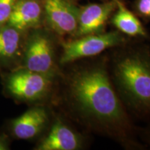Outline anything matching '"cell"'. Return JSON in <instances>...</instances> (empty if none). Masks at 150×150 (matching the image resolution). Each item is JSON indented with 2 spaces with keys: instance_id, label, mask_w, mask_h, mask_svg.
Here are the masks:
<instances>
[{
  "instance_id": "cell-8",
  "label": "cell",
  "mask_w": 150,
  "mask_h": 150,
  "mask_svg": "<svg viewBox=\"0 0 150 150\" xmlns=\"http://www.w3.org/2000/svg\"><path fill=\"white\" fill-rule=\"evenodd\" d=\"M48 121V113L45 108L35 106L13 120L11 122V130L13 135L18 139H32L42 132Z\"/></svg>"
},
{
  "instance_id": "cell-5",
  "label": "cell",
  "mask_w": 150,
  "mask_h": 150,
  "mask_svg": "<svg viewBox=\"0 0 150 150\" xmlns=\"http://www.w3.org/2000/svg\"><path fill=\"white\" fill-rule=\"evenodd\" d=\"M50 75L22 69L9 74L6 81L7 91L22 101H36L46 96L52 86Z\"/></svg>"
},
{
  "instance_id": "cell-14",
  "label": "cell",
  "mask_w": 150,
  "mask_h": 150,
  "mask_svg": "<svg viewBox=\"0 0 150 150\" xmlns=\"http://www.w3.org/2000/svg\"><path fill=\"white\" fill-rule=\"evenodd\" d=\"M134 8L138 16L150 20V0H136Z\"/></svg>"
},
{
  "instance_id": "cell-16",
  "label": "cell",
  "mask_w": 150,
  "mask_h": 150,
  "mask_svg": "<svg viewBox=\"0 0 150 150\" xmlns=\"http://www.w3.org/2000/svg\"><path fill=\"white\" fill-rule=\"evenodd\" d=\"M72 1H74V2H76V0H72Z\"/></svg>"
},
{
  "instance_id": "cell-10",
  "label": "cell",
  "mask_w": 150,
  "mask_h": 150,
  "mask_svg": "<svg viewBox=\"0 0 150 150\" xmlns=\"http://www.w3.org/2000/svg\"><path fill=\"white\" fill-rule=\"evenodd\" d=\"M82 142L81 138L77 133L62 121L56 120L35 149L76 150L82 147Z\"/></svg>"
},
{
  "instance_id": "cell-4",
  "label": "cell",
  "mask_w": 150,
  "mask_h": 150,
  "mask_svg": "<svg viewBox=\"0 0 150 150\" xmlns=\"http://www.w3.org/2000/svg\"><path fill=\"white\" fill-rule=\"evenodd\" d=\"M24 68L53 76L56 72L54 48L51 38L38 30L29 35L24 52Z\"/></svg>"
},
{
  "instance_id": "cell-6",
  "label": "cell",
  "mask_w": 150,
  "mask_h": 150,
  "mask_svg": "<svg viewBox=\"0 0 150 150\" xmlns=\"http://www.w3.org/2000/svg\"><path fill=\"white\" fill-rule=\"evenodd\" d=\"M44 18L52 31L76 36L79 8L72 0H42Z\"/></svg>"
},
{
  "instance_id": "cell-1",
  "label": "cell",
  "mask_w": 150,
  "mask_h": 150,
  "mask_svg": "<svg viewBox=\"0 0 150 150\" xmlns=\"http://www.w3.org/2000/svg\"><path fill=\"white\" fill-rule=\"evenodd\" d=\"M69 96L75 110L86 121L110 132L128 126L122 104L102 66L78 69L69 79Z\"/></svg>"
},
{
  "instance_id": "cell-15",
  "label": "cell",
  "mask_w": 150,
  "mask_h": 150,
  "mask_svg": "<svg viewBox=\"0 0 150 150\" xmlns=\"http://www.w3.org/2000/svg\"><path fill=\"white\" fill-rule=\"evenodd\" d=\"M9 149V142L6 137L0 135V150H7Z\"/></svg>"
},
{
  "instance_id": "cell-9",
  "label": "cell",
  "mask_w": 150,
  "mask_h": 150,
  "mask_svg": "<svg viewBox=\"0 0 150 150\" xmlns=\"http://www.w3.org/2000/svg\"><path fill=\"white\" fill-rule=\"evenodd\" d=\"M43 18L42 0H17L7 24L22 32L36 29Z\"/></svg>"
},
{
  "instance_id": "cell-3",
  "label": "cell",
  "mask_w": 150,
  "mask_h": 150,
  "mask_svg": "<svg viewBox=\"0 0 150 150\" xmlns=\"http://www.w3.org/2000/svg\"><path fill=\"white\" fill-rule=\"evenodd\" d=\"M125 39L120 31L94 33L79 36L63 44L61 64H67L83 58L102 53L106 49L120 45Z\"/></svg>"
},
{
  "instance_id": "cell-11",
  "label": "cell",
  "mask_w": 150,
  "mask_h": 150,
  "mask_svg": "<svg viewBox=\"0 0 150 150\" xmlns=\"http://www.w3.org/2000/svg\"><path fill=\"white\" fill-rule=\"evenodd\" d=\"M116 9L110 18L112 25L120 32L129 36H147V31L136 15L121 0H116Z\"/></svg>"
},
{
  "instance_id": "cell-13",
  "label": "cell",
  "mask_w": 150,
  "mask_h": 150,
  "mask_svg": "<svg viewBox=\"0 0 150 150\" xmlns=\"http://www.w3.org/2000/svg\"><path fill=\"white\" fill-rule=\"evenodd\" d=\"M17 0H0V27L7 24Z\"/></svg>"
},
{
  "instance_id": "cell-2",
  "label": "cell",
  "mask_w": 150,
  "mask_h": 150,
  "mask_svg": "<svg viewBox=\"0 0 150 150\" xmlns=\"http://www.w3.org/2000/svg\"><path fill=\"white\" fill-rule=\"evenodd\" d=\"M114 76L122 93L139 111L150 110V59L146 54L131 53L116 62Z\"/></svg>"
},
{
  "instance_id": "cell-12",
  "label": "cell",
  "mask_w": 150,
  "mask_h": 150,
  "mask_svg": "<svg viewBox=\"0 0 150 150\" xmlns=\"http://www.w3.org/2000/svg\"><path fill=\"white\" fill-rule=\"evenodd\" d=\"M21 46V31L8 24L0 27V61L16 57Z\"/></svg>"
},
{
  "instance_id": "cell-7",
  "label": "cell",
  "mask_w": 150,
  "mask_h": 150,
  "mask_svg": "<svg viewBox=\"0 0 150 150\" xmlns=\"http://www.w3.org/2000/svg\"><path fill=\"white\" fill-rule=\"evenodd\" d=\"M116 6V0H111L100 4H89L79 8L76 36L102 33Z\"/></svg>"
}]
</instances>
